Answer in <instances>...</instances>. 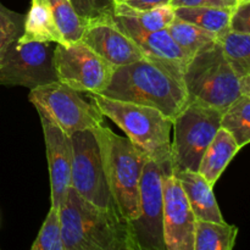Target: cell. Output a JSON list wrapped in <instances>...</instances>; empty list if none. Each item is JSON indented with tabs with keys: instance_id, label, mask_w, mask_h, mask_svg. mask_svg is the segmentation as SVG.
<instances>
[{
	"instance_id": "1",
	"label": "cell",
	"mask_w": 250,
	"mask_h": 250,
	"mask_svg": "<svg viewBox=\"0 0 250 250\" xmlns=\"http://www.w3.org/2000/svg\"><path fill=\"white\" fill-rule=\"evenodd\" d=\"M63 250H141L133 226L116 208L97 207L70 188L60 207Z\"/></svg>"
},
{
	"instance_id": "2",
	"label": "cell",
	"mask_w": 250,
	"mask_h": 250,
	"mask_svg": "<svg viewBox=\"0 0 250 250\" xmlns=\"http://www.w3.org/2000/svg\"><path fill=\"white\" fill-rule=\"evenodd\" d=\"M100 94L155 107L172 121L188 102L183 81L146 58L115 68L109 85Z\"/></svg>"
},
{
	"instance_id": "3",
	"label": "cell",
	"mask_w": 250,
	"mask_h": 250,
	"mask_svg": "<svg viewBox=\"0 0 250 250\" xmlns=\"http://www.w3.org/2000/svg\"><path fill=\"white\" fill-rule=\"evenodd\" d=\"M102 151L107 185L120 214L134 221L139 216V183L149 156L127 137L104 125L93 129Z\"/></svg>"
},
{
	"instance_id": "4",
	"label": "cell",
	"mask_w": 250,
	"mask_h": 250,
	"mask_svg": "<svg viewBox=\"0 0 250 250\" xmlns=\"http://www.w3.org/2000/svg\"><path fill=\"white\" fill-rule=\"evenodd\" d=\"M103 116L125 132L127 138L154 160H171V131L173 121L158 109L131 102L88 94Z\"/></svg>"
},
{
	"instance_id": "5",
	"label": "cell",
	"mask_w": 250,
	"mask_h": 250,
	"mask_svg": "<svg viewBox=\"0 0 250 250\" xmlns=\"http://www.w3.org/2000/svg\"><path fill=\"white\" fill-rule=\"evenodd\" d=\"M188 102L226 111L241 95L239 77L229 65L220 41L202 49L188 61L183 72Z\"/></svg>"
},
{
	"instance_id": "6",
	"label": "cell",
	"mask_w": 250,
	"mask_h": 250,
	"mask_svg": "<svg viewBox=\"0 0 250 250\" xmlns=\"http://www.w3.org/2000/svg\"><path fill=\"white\" fill-rule=\"evenodd\" d=\"M222 110L197 102H187L173 119L171 141L172 171H198L203 155L221 128Z\"/></svg>"
},
{
	"instance_id": "7",
	"label": "cell",
	"mask_w": 250,
	"mask_h": 250,
	"mask_svg": "<svg viewBox=\"0 0 250 250\" xmlns=\"http://www.w3.org/2000/svg\"><path fill=\"white\" fill-rule=\"evenodd\" d=\"M82 93L59 81L31 89L28 99L39 115L60 127L66 134L94 129L104 124V116L93 102Z\"/></svg>"
},
{
	"instance_id": "8",
	"label": "cell",
	"mask_w": 250,
	"mask_h": 250,
	"mask_svg": "<svg viewBox=\"0 0 250 250\" xmlns=\"http://www.w3.org/2000/svg\"><path fill=\"white\" fill-rule=\"evenodd\" d=\"M172 171L171 160L149 158L139 183V216L132 221L141 250H166L164 242V177Z\"/></svg>"
},
{
	"instance_id": "9",
	"label": "cell",
	"mask_w": 250,
	"mask_h": 250,
	"mask_svg": "<svg viewBox=\"0 0 250 250\" xmlns=\"http://www.w3.org/2000/svg\"><path fill=\"white\" fill-rule=\"evenodd\" d=\"M54 67L59 82L85 94H100L109 85L116 68L82 41L56 44Z\"/></svg>"
},
{
	"instance_id": "10",
	"label": "cell",
	"mask_w": 250,
	"mask_h": 250,
	"mask_svg": "<svg viewBox=\"0 0 250 250\" xmlns=\"http://www.w3.org/2000/svg\"><path fill=\"white\" fill-rule=\"evenodd\" d=\"M72 142V167H71V188L85 200L97 207H115L99 143L93 129L76 132L71 136Z\"/></svg>"
},
{
	"instance_id": "11",
	"label": "cell",
	"mask_w": 250,
	"mask_h": 250,
	"mask_svg": "<svg viewBox=\"0 0 250 250\" xmlns=\"http://www.w3.org/2000/svg\"><path fill=\"white\" fill-rule=\"evenodd\" d=\"M50 42L14 41L0 67V84L29 89L58 81Z\"/></svg>"
},
{
	"instance_id": "12",
	"label": "cell",
	"mask_w": 250,
	"mask_h": 250,
	"mask_svg": "<svg viewBox=\"0 0 250 250\" xmlns=\"http://www.w3.org/2000/svg\"><path fill=\"white\" fill-rule=\"evenodd\" d=\"M197 217L172 171L164 177L163 229L166 250H194Z\"/></svg>"
},
{
	"instance_id": "13",
	"label": "cell",
	"mask_w": 250,
	"mask_h": 250,
	"mask_svg": "<svg viewBox=\"0 0 250 250\" xmlns=\"http://www.w3.org/2000/svg\"><path fill=\"white\" fill-rule=\"evenodd\" d=\"M111 15L85 19L87 23L81 41L115 67L146 58L136 42L114 23Z\"/></svg>"
},
{
	"instance_id": "14",
	"label": "cell",
	"mask_w": 250,
	"mask_h": 250,
	"mask_svg": "<svg viewBox=\"0 0 250 250\" xmlns=\"http://www.w3.org/2000/svg\"><path fill=\"white\" fill-rule=\"evenodd\" d=\"M114 23L136 42L146 59L159 62L183 81V72L190 56L173 41L167 29L148 32L137 26L128 16L112 12Z\"/></svg>"
},
{
	"instance_id": "15",
	"label": "cell",
	"mask_w": 250,
	"mask_h": 250,
	"mask_svg": "<svg viewBox=\"0 0 250 250\" xmlns=\"http://www.w3.org/2000/svg\"><path fill=\"white\" fill-rule=\"evenodd\" d=\"M46 158L50 173L51 207L60 209L65 203L71 188V167H72V142L60 127L42 116Z\"/></svg>"
},
{
	"instance_id": "16",
	"label": "cell",
	"mask_w": 250,
	"mask_h": 250,
	"mask_svg": "<svg viewBox=\"0 0 250 250\" xmlns=\"http://www.w3.org/2000/svg\"><path fill=\"white\" fill-rule=\"evenodd\" d=\"M172 173L180 181L197 220L225 222L212 190L214 187L198 171L177 170Z\"/></svg>"
},
{
	"instance_id": "17",
	"label": "cell",
	"mask_w": 250,
	"mask_h": 250,
	"mask_svg": "<svg viewBox=\"0 0 250 250\" xmlns=\"http://www.w3.org/2000/svg\"><path fill=\"white\" fill-rule=\"evenodd\" d=\"M239 149L241 146L237 144L233 136L221 127L211 143L208 146L199 164L198 172L214 187Z\"/></svg>"
},
{
	"instance_id": "18",
	"label": "cell",
	"mask_w": 250,
	"mask_h": 250,
	"mask_svg": "<svg viewBox=\"0 0 250 250\" xmlns=\"http://www.w3.org/2000/svg\"><path fill=\"white\" fill-rule=\"evenodd\" d=\"M20 42H50L55 44H68L54 21L48 0H32L31 9L24 17L23 32Z\"/></svg>"
},
{
	"instance_id": "19",
	"label": "cell",
	"mask_w": 250,
	"mask_h": 250,
	"mask_svg": "<svg viewBox=\"0 0 250 250\" xmlns=\"http://www.w3.org/2000/svg\"><path fill=\"white\" fill-rule=\"evenodd\" d=\"M234 9V7H233ZM233 9L209 6H183L176 7V19L195 24L221 38L229 31L231 16Z\"/></svg>"
},
{
	"instance_id": "20",
	"label": "cell",
	"mask_w": 250,
	"mask_h": 250,
	"mask_svg": "<svg viewBox=\"0 0 250 250\" xmlns=\"http://www.w3.org/2000/svg\"><path fill=\"white\" fill-rule=\"evenodd\" d=\"M238 236V227L225 222L197 220L194 250H232Z\"/></svg>"
},
{
	"instance_id": "21",
	"label": "cell",
	"mask_w": 250,
	"mask_h": 250,
	"mask_svg": "<svg viewBox=\"0 0 250 250\" xmlns=\"http://www.w3.org/2000/svg\"><path fill=\"white\" fill-rule=\"evenodd\" d=\"M167 31L173 38V41L190 58L202 49L220 41L219 37L215 36L211 32H208L205 29L200 28V27L195 26V24L178 19H175V21L168 26Z\"/></svg>"
},
{
	"instance_id": "22",
	"label": "cell",
	"mask_w": 250,
	"mask_h": 250,
	"mask_svg": "<svg viewBox=\"0 0 250 250\" xmlns=\"http://www.w3.org/2000/svg\"><path fill=\"white\" fill-rule=\"evenodd\" d=\"M221 127L233 136L241 148L250 143V97L241 94L227 107Z\"/></svg>"
},
{
	"instance_id": "23",
	"label": "cell",
	"mask_w": 250,
	"mask_h": 250,
	"mask_svg": "<svg viewBox=\"0 0 250 250\" xmlns=\"http://www.w3.org/2000/svg\"><path fill=\"white\" fill-rule=\"evenodd\" d=\"M54 21L67 43L78 42L85 28L84 17L81 16L71 0H48Z\"/></svg>"
},
{
	"instance_id": "24",
	"label": "cell",
	"mask_w": 250,
	"mask_h": 250,
	"mask_svg": "<svg viewBox=\"0 0 250 250\" xmlns=\"http://www.w3.org/2000/svg\"><path fill=\"white\" fill-rule=\"evenodd\" d=\"M114 12L126 15L137 26L148 32L167 29L168 26L176 19L175 7L171 5L146 10V11H138V10L131 9L126 4L121 2V4L114 5Z\"/></svg>"
},
{
	"instance_id": "25",
	"label": "cell",
	"mask_w": 250,
	"mask_h": 250,
	"mask_svg": "<svg viewBox=\"0 0 250 250\" xmlns=\"http://www.w3.org/2000/svg\"><path fill=\"white\" fill-rule=\"evenodd\" d=\"M220 43L237 76H250V34L229 31L220 38Z\"/></svg>"
},
{
	"instance_id": "26",
	"label": "cell",
	"mask_w": 250,
	"mask_h": 250,
	"mask_svg": "<svg viewBox=\"0 0 250 250\" xmlns=\"http://www.w3.org/2000/svg\"><path fill=\"white\" fill-rule=\"evenodd\" d=\"M32 250H63L60 209L50 207Z\"/></svg>"
},
{
	"instance_id": "27",
	"label": "cell",
	"mask_w": 250,
	"mask_h": 250,
	"mask_svg": "<svg viewBox=\"0 0 250 250\" xmlns=\"http://www.w3.org/2000/svg\"><path fill=\"white\" fill-rule=\"evenodd\" d=\"M71 2L84 19H94L114 12V0H71Z\"/></svg>"
},
{
	"instance_id": "28",
	"label": "cell",
	"mask_w": 250,
	"mask_h": 250,
	"mask_svg": "<svg viewBox=\"0 0 250 250\" xmlns=\"http://www.w3.org/2000/svg\"><path fill=\"white\" fill-rule=\"evenodd\" d=\"M229 31L250 34V0L239 1L234 6L231 16Z\"/></svg>"
},
{
	"instance_id": "29",
	"label": "cell",
	"mask_w": 250,
	"mask_h": 250,
	"mask_svg": "<svg viewBox=\"0 0 250 250\" xmlns=\"http://www.w3.org/2000/svg\"><path fill=\"white\" fill-rule=\"evenodd\" d=\"M24 17L21 14L7 9L0 2V28L19 38L23 32Z\"/></svg>"
},
{
	"instance_id": "30",
	"label": "cell",
	"mask_w": 250,
	"mask_h": 250,
	"mask_svg": "<svg viewBox=\"0 0 250 250\" xmlns=\"http://www.w3.org/2000/svg\"><path fill=\"white\" fill-rule=\"evenodd\" d=\"M238 4L237 0H171V6H209V7H227L233 9Z\"/></svg>"
},
{
	"instance_id": "31",
	"label": "cell",
	"mask_w": 250,
	"mask_h": 250,
	"mask_svg": "<svg viewBox=\"0 0 250 250\" xmlns=\"http://www.w3.org/2000/svg\"><path fill=\"white\" fill-rule=\"evenodd\" d=\"M124 4L138 11H146V10L156 9V7L171 5V0H127Z\"/></svg>"
},
{
	"instance_id": "32",
	"label": "cell",
	"mask_w": 250,
	"mask_h": 250,
	"mask_svg": "<svg viewBox=\"0 0 250 250\" xmlns=\"http://www.w3.org/2000/svg\"><path fill=\"white\" fill-rule=\"evenodd\" d=\"M16 39L17 37H15L14 34L9 33V32L0 28V67H1L2 62H4V59L7 53V49L10 48L12 42L16 41Z\"/></svg>"
},
{
	"instance_id": "33",
	"label": "cell",
	"mask_w": 250,
	"mask_h": 250,
	"mask_svg": "<svg viewBox=\"0 0 250 250\" xmlns=\"http://www.w3.org/2000/svg\"><path fill=\"white\" fill-rule=\"evenodd\" d=\"M239 85H241V94L250 97V76L239 78Z\"/></svg>"
},
{
	"instance_id": "34",
	"label": "cell",
	"mask_w": 250,
	"mask_h": 250,
	"mask_svg": "<svg viewBox=\"0 0 250 250\" xmlns=\"http://www.w3.org/2000/svg\"><path fill=\"white\" fill-rule=\"evenodd\" d=\"M125 1H127V0H114L115 4H121V2H125Z\"/></svg>"
},
{
	"instance_id": "35",
	"label": "cell",
	"mask_w": 250,
	"mask_h": 250,
	"mask_svg": "<svg viewBox=\"0 0 250 250\" xmlns=\"http://www.w3.org/2000/svg\"><path fill=\"white\" fill-rule=\"evenodd\" d=\"M237 1H238V2H239V1H244V0H237Z\"/></svg>"
}]
</instances>
